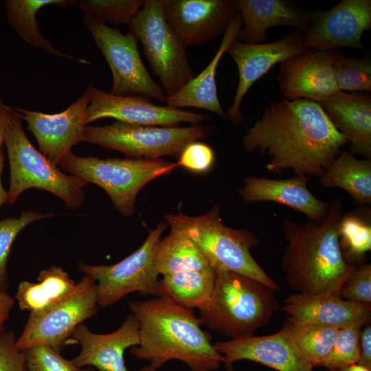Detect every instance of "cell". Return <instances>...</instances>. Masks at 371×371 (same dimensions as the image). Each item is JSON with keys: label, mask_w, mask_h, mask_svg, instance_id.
I'll return each mask as SVG.
<instances>
[{"label": "cell", "mask_w": 371, "mask_h": 371, "mask_svg": "<svg viewBox=\"0 0 371 371\" xmlns=\"http://www.w3.org/2000/svg\"><path fill=\"white\" fill-rule=\"evenodd\" d=\"M97 284L84 274L74 291L67 297L37 313H30L15 347L21 351L46 345L58 352L69 344L75 329L98 312Z\"/></svg>", "instance_id": "8fae6325"}, {"label": "cell", "mask_w": 371, "mask_h": 371, "mask_svg": "<svg viewBox=\"0 0 371 371\" xmlns=\"http://www.w3.org/2000/svg\"><path fill=\"white\" fill-rule=\"evenodd\" d=\"M85 371H95V370L90 367H88L85 369Z\"/></svg>", "instance_id": "bcb514c9"}, {"label": "cell", "mask_w": 371, "mask_h": 371, "mask_svg": "<svg viewBox=\"0 0 371 371\" xmlns=\"http://www.w3.org/2000/svg\"><path fill=\"white\" fill-rule=\"evenodd\" d=\"M11 109V107L6 105L0 99V146L4 141L6 126Z\"/></svg>", "instance_id": "7bdbcfd3"}, {"label": "cell", "mask_w": 371, "mask_h": 371, "mask_svg": "<svg viewBox=\"0 0 371 371\" xmlns=\"http://www.w3.org/2000/svg\"><path fill=\"white\" fill-rule=\"evenodd\" d=\"M3 155L2 154L0 149V206L5 203H8V192L3 188L1 180V175L3 168Z\"/></svg>", "instance_id": "ee69618b"}, {"label": "cell", "mask_w": 371, "mask_h": 371, "mask_svg": "<svg viewBox=\"0 0 371 371\" xmlns=\"http://www.w3.org/2000/svg\"><path fill=\"white\" fill-rule=\"evenodd\" d=\"M345 258H359L371 249V225L363 218L348 214L343 216L339 227Z\"/></svg>", "instance_id": "d590c367"}, {"label": "cell", "mask_w": 371, "mask_h": 371, "mask_svg": "<svg viewBox=\"0 0 371 371\" xmlns=\"http://www.w3.org/2000/svg\"><path fill=\"white\" fill-rule=\"evenodd\" d=\"M159 274L203 270L210 267L199 247L183 233L171 229L161 240L155 259Z\"/></svg>", "instance_id": "f546056e"}, {"label": "cell", "mask_w": 371, "mask_h": 371, "mask_svg": "<svg viewBox=\"0 0 371 371\" xmlns=\"http://www.w3.org/2000/svg\"><path fill=\"white\" fill-rule=\"evenodd\" d=\"M62 169L102 188L117 211L125 216L135 210L139 191L148 182L172 172L177 163L162 159H100L80 157L70 151L58 164Z\"/></svg>", "instance_id": "52a82bcc"}, {"label": "cell", "mask_w": 371, "mask_h": 371, "mask_svg": "<svg viewBox=\"0 0 371 371\" xmlns=\"http://www.w3.org/2000/svg\"><path fill=\"white\" fill-rule=\"evenodd\" d=\"M342 55L339 49H308L282 61L276 80L284 98L319 103L340 91L333 65Z\"/></svg>", "instance_id": "9a60e30c"}, {"label": "cell", "mask_w": 371, "mask_h": 371, "mask_svg": "<svg viewBox=\"0 0 371 371\" xmlns=\"http://www.w3.org/2000/svg\"><path fill=\"white\" fill-rule=\"evenodd\" d=\"M214 347L223 356L227 371H232L233 363L240 360L259 363L278 371H313L314 368L282 328L268 335H253L217 342Z\"/></svg>", "instance_id": "d6986e66"}, {"label": "cell", "mask_w": 371, "mask_h": 371, "mask_svg": "<svg viewBox=\"0 0 371 371\" xmlns=\"http://www.w3.org/2000/svg\"><path fill=\"white\" fill-rule=\"evenodd\" d=\"M91 99L89 87L85 93L65 111L54 114L14 109L27 124L36 138L40 152L54 165L59 164L72 146L84 142L86 112Z\"/></svg>", "instance_id": "e0dca14e"}, {"label": "cell", "mask_w": 371, "mask_h": 371, "mask_svg": "<svg viewBox=\"0 0 371 371\" xmlns=\"http://www.w3.org/2000/svg\"><path fill=\"white\" fill-rule=\"evenodd\" d=\"M242 144L247 152L268 157L266 169L271 172L292 170L319 179L347 141L319 103L284 98L265 106Z\"/></svg>", "instance_id": "6da1fadb"}, {"label": "cell", "mask_w": 371, "mask_h": 371, "mask_svg": "<svg viewBox=\"0 0 371 371\" xmlns=\"http://www.w3.org/2000/svg\"><path fill=\"white\" fill-rule=\"evenodd\" d=\"M360 359L358 363L371 369V326L366 324L360 333Z\"/></svg>", "instance_id": "60d3db41"}, {"label": "cell", "mask_w": 371, "mask_h": 371, "mask_svg": "<svg viewBox=\"0 0 371 371\" xmlns=\"http://www.w3.org/2000/svg\"><path fill=\"white\" fill-rule=\"evenodd\" d=\"M54 216L32 210L23 211L19 217L0 221V291H6L8 276L7 263L12 245L16 236L34 221Z\"/></svg>", "instance_id": "e575fe53"}, {"label": "cell", "mask_w": 371, "mask_h": 371, "mask_svg": "<svg viewBox=\"0 0 371 371\" xmlns=\"http://www.w3.org/2000/svg\"><path fill=\"white\" fill-rule=\"evenodd\" d=\"M167 226L166 222L161 221L138 249L115 265L79 262L78 269L96 282L98 306H109L133 292L161 297L155 259L161 234Z\"/></svg>", "instance_id": "30bf717a"}, {"label": "cell", "mask_w": 371, "mask_h": 371, "mask_svg": "<svg viewBox=\"0 0 371 371\" xmlns=\"http://www.w3.org/2000/svg\"><path fill=\"white\" fill-rule=\"evenodd\" d=\"M242 26V18L237 12L229 23L221 44L208 65L175 95L168 98L167 106L180 109L184 107L204 109L227 120V115L218 98L216 73L222 56L227 52L231 44L237 39Z\"/></svg>", "instance_id": "d4e9b609"}, {"label": "cell", "mask_w": 371, "mask_h": 371, "mask_svg": "<svg viewBox=\"0 0 371 371\" xmlns=\"http://www.w3.org/2000/svg\"><path fill=\"white\" fill-rule=\"evenodd\" d=\"M77 2L74 0H8L5 1L7 18L12 29L31 46L54 56L90 65L89 61L63 54L54 48L40 33L36 18L38 11L45 6L68 8Z\"/></svg>", "instance_id": "83f0119b"}, {"label": "cell", "mask_w": 371, "mask_h": 371, "mask_svg": "<svg viewBox=\"0 0 371 371\" xmlns=\"http://www.w3.org/2000/svg\"><path fill=\"white\" fill-rule=\"evenodd\" d=\"M339 296L348 301L371 304V265L363 264L354 271L342 285Z\"/></svg>", "instance_id": "74e56055"}, {"label": "cell", "mask_w": 371, "mask_h": 371, "mask_svg": "<svg viewBox=\"0 0 371 371\" xmlns=\"http://www.w3.org/2000/svg\"><path fill=\"white\" fill-rule=\"evenodd\" d=\"M367 323L358 322L340 329L337 339L322 366L330 371L358 363L360 359V333Z\"/></svg>", "instance_id": "1f68e13d"}, {"label": "cell", "mask_w": 371, "mask_h": 371, "mask_svg": "<svg viewBox=\"0 0 371 371\" xmlns=\"http://www.w3.org/2000/svg\"><path fill=\"white\" fill-rule=\"evenodd\" d=\"M216 271L212 267L164 275L159 281L161 296L190 308L203 309L214 290Z\"/></svg>", "instance_id": "f1b7e54d"}, {"label": "cell", "mask_w": 371, "mask_h": 371, "mask_svg": "<svg viewBox=\"0 0 371 371\" xmlns=\"http://www.w3.org/2000/svg\"><path fill=\"white\" fill-rule=\"evenodd\" d=\"M215 128L207 125L188 127L144 126L117 121L110 125L85 128L84 142L118 150L133 159L179 157L190 143L205 138Z\"/></svg>", "instance_id": "9c48e42d"}, {"label": "cell", "mask_w": 371, "mask_h": 371, "mask_svg": "<svg viewBox=\"0 0 371 371\" xmlns=\"http://www.w3.org/2000/svg\"><path fill=\"white\" fill-rule=\"evenodd\" d=\"M144 3V0H82L79 5L85 16L103 23L129 25Z\"/></svg>", "instance_id": "d6a6232c"}, {"label": "cell", "mask_w": 371, "mask_h": 371, "mask_svg": "<svg viewBox=\"0 0 371 371\" xmlns=\"http://www.w3.org/2000/svg\"><path fill=\"white\" fill-rule=\"evenodd\" d=\"M83 21L111 70V94L142 95L166 103L167 97L148 72L140 57L138 41L131 32L123 34L90 16L85 15Z\"/></svg>", "instance_id": "7c38bea8"}, {"label": "cell", "mask_w": 371, "mask_h": 371, "mask_svg": "<svg viewBox=\"0 0 371 371\" xmlns=\"http://www.w3.org/2000/svg\"><path fill=\"white\" fill-rule=\"evenodd\" d=\"M370 27V0H341L326 11L311 13L304 45L307 49H363L362 35Z\"/></svg>", "instance_id": "4fadbf2b"}, {"label": "cell", "mask_w": 371, "mask_h": 371, "mask_svg": "<svg viewBox=\"0 0 371 371\" xmlns=\"http://www.w3.org/2000/svg\"><path fill=\"white\" fill-rule=\"evenodd\" d=\"M306 49L303 32L297 30L270 43H246L234 41L227 53L237 66L238 83L233 102L226 114L227 120L234 126L239 125L243 120L240 106L253 84L275 65Z\"/></svg>", "instance_id": "5bb4252c"}, {"label": "cell", "mask_w": 371, "mask_h": 371, "mask_svg": "<svg viewBox=\"0 0 371 371\" xmlns=\"http://www.w3.org/2000/svg\"><path fill=\"white\" fill-rule=\"evenodd\" d=\"M319 179L323 187L348 192L355 204L371 203V159H357L341 150Z\"/></svg>", "instance_id": "4316f807"}, {"label": "cell", "mask_w": 371, "mask_h": 371, "mask_svg": "<svg viewBox=\"0 0 371 371\" xmlns=\"http://www.w3.org/2000/svg\"><path fill=\"white\" fill-rule=\"evenodd\" d=\"M37 280L21 282L15 293L19 307L30 313L48 309L69 295L77 285L62 267L54 266L41 271Z\"/></svg>", "instance_id": "484cf974"}, {"label": "cell", "mask_w": 371, "mask_h": 371, "mask_svg": "<svg viewBox=\"0 0 371 371\" xmlns=\"http://www.w3.org/2000/svg\"><path fill=\"white\" fill-rule=\"evenodd\" d=\"M344 216L341 201H330L326 215L319 222L298 223L285 217L282 234L286 245L281 268L288 286L296 293L333 294L354 271L340 243L339 227Z\"/></svg>", "instance_id": "3957f363"}, {"label": "cell", "mask_w": 371, "mask_h": 371, "mask_svg": "<svg viewBox=\"0 0 371 371\" xmlns=\"http://www.w3.org/2000/svg\"><path fill=\"white\" fill-rule=\"evenodd\" d=\"M178 166L195 172L207 171L214 161V153L207 144L194 141L188 144L179 155Z\"/></svg>", "instance_id": "f35d334b"}, {"label": "cell", "mask_w": 371, "mask_h": 371, "mask_svg": "<svg viewBox=\"0 0 371 371\" xmlns=\"http://www.w3.org/2000/svg\"><path fill=\"white\" fill-rule=\"evenodd\" d=\"M15 341L12 331L0 333V371H27L25 352L15 347Z\"/></svg>", "instance_id": "ab89813d"}, {"label": "cell", "mask_w": 371, "mask_h": 371, "mask_svg": "<svg viewBox=\"0 0 371 371\" xmlns=\"http://www.w3.org/2000/svg\"><path fill=\"white\" fill-rule=\"evenodd\" d=\"M169 25L186 45L223 35L238 12L235 0H161Z\"/></svg>", "instance_id": "ac0fdd59"}, {"label": "cell", "mask_w": 371, "mask_h": 371, "mask_svg": "<svg viewBox=\"0 0 371 371\" xmlns=\"http://www.w3.org/2000/svg\"><path fill=\"white\" fill-rule=\"evenodd\" d=\"M91 94L86 122L111 117L119 122L144 126L175 127L182 122L199 124L210 117L168 106L156 105L142 95L118 96L89 86Z\"/></svg>", "instance_id": "2e32d148"}, {"label": "cell", "mask_w": 371, "mask_h": 371, "mask_svg": "<svg viewBox=\"0 0 371 371\" xmlns=\"http://www.w3.org/2000/svg\"><path fill=\"white\" fill-rule=\"evenodd\" d=\"M337 87L341 91H371V61L368 58L339 57L333 65Z\"/></svg>", "instance_id": "836d02e7"}, {"label": "cell", "mask_w": 371, "mask_h": 371, "mask_svg": "<svg viewBox=\"0 0 371 371\" xmlns=\"http://www.w3.org/2000/svg\"><path fill=\"white\" fill-rule=\"evenodd\" d=\"M214 292L200 312L207 328L231 339L253 335L279 308L275 291L254 278L218 269Z\"/></svg>", "instance_id": "277c9868"}, {"label": "cell", "mask_w": 371, "mask_h": 371, "mask_svg": "<svg viewBox=\"0 0 371 371\" xmlns=\"http://www.w3.org/2000/svg\"><path fill=\"white\" fill-rule=\"evenodd\" d=\"M24 352L27 371H85L49 346H33Z\"/></svg>", "instance_id": "8d00e7d4"}, {"label": "cell", "mask_w": 371, "mask_h": 371, "mask_svg": "<svg viewBox=\"0 0 371 371\" xmlns=\"http://www.w3.org/2000/svg\"><path fill=\"white\" fill-rule=\"evenodd\" d=\"M3 143L10 164L8 203H14L25 190L36 188L60 197L67 207L76 209L82 206L85 201L82 189L87 183L61 172L34 148L23 131L20 115L12 108Z\"/></svg>", "instance_id": "8992f818"}, {"label": "cell", "mask_w": 371, "mask_h": 371, "mask_svg": "<svg viewBox=\"0 0 371 371\" xmlns=\"http://www.w3.org/2000/svg\"><path fill=\"white\" fill-rule=\"evenodd\" d=\"M333 126L346 138L353 155L371 159V98L339 91L319 103Z\"/></svg>", "instance_id": "cb8c5ba5"}, {"label": "cell", "mask_w": 371, "mask_h": 371, "mask_svg": "<svg viewBox=\"0 0 371 371\" xmlns=\"http://www.w3.org/2000/svg\"><path fill=\"white\" fill-rule=\"evenodd\" d=\"M128 306L139 323V344L131 354L149 362L138 371H156L172 359L183 361L192 371H214L223 363L192 308L164 296L130 301Z\"/></svg>", "instance_id": "7a4b0ae2"}, {"label": "cell", "mask_w": 371, "mask_h": 371, "mask_svg": "<svg viewBox=\"0 0 371 371\" xmlns=\"http://www.w3.org/2000/svg\"><path fill=\"white\" fill-rule=\"evenodd\" d=\"M14 304V300L6 291H0V333L4 329V325L9 319Z\"/></svg>", "instance_id": "b9f144b4"}, {"label": "cell", "mask_w": 371, "mask_h": 371, "mask_svg": "<svg viewBox=\"0 0 371 371\" xmlns=\"http://www.w3.org/2000/svg\"><path fill=\"white\" fill-rule=\"evenodd\" d=\"M69 344H78L80 353L71 359L78 368H95L98 371H129L124 359L125 350L139 344V323L128 315L122 326L107 334L93 333L83 323L70 337Z\"/></svg>", "instance_id": "ffe728a7"}, {"label": "cell", "mask_w": 371, "mask_h": 371, "mask_svg": "<svg viewBox=\"0 0 371 371\" xmlns=\"http://www.w3.org/2000/svg\"><path fill=\"white\" fill-rule=\"evenodd\" d=\"M310 179L306 175L283 179L249 175L244 178L238 193L247 203H278L304 214L311 221L319 222L326 215L330 202L319 200L312 194L307 186Z\"/></svg>", "instance_id": "44dd1931"}, {"label": "cell", "mask_w": 371, "mask_h": 371, "mask_svg": "<svg viewBox=\"0 0 371 371\" xmlns=\"http://www.w3.org/2000/svg\"><path fill=\"white\" fill-rule=\"evenodd\" d=\"M129 27L140 41L167 98L196 76L188 58L187 46L168 23L161 0H145Z\"/></svg>", "instance_id": "ba28073f"}, {"label": "cell", "mask_w": 371, "mask_h": 371, "mask_svg": "<svg viewBox=\"0 0 371 371\" xmlns=\"http://www.w3.org/2000/svg\"><path fill=\"white\" fill-rule=\"evenodd\" d=\"M281 310L297 322L314 323L342 328L351 324L370 321L371 305L357 303L333 294L293 293L284 301Z\"/></svg>", "instance_id": "7402d4cb"}, {"label": "cell", "mask_w": 371, "mask_h": 371, "mask_svg": "<svg viewBox=\"0 0 371 371\" xmlns=\"http://www.w3.org/2000/svg\"><path fill=\"white\" fill-rule=\"evenodd\" d=\"M339 371H371V369L359 363H354L343 368Z\"/></svg>", "instance_id": "f6af8a7d"}, {"label": "cell", "mask_w": 371, "mask_h": 371, "mask_svg": "<svg viewBox=\"0 0 371 371\" xmlns=\"http://www.w3.org/2000/svg\"><path fill=\"white\" fill-rule=\"evenodd\" d=\"M282 328L313 367L322 366L340 330V328L333 326L297 322L288 318Z\"/></svg>", "instance_id": "4dcf8cb0"}, {"label": "cell", "mask_w": 371, "mask_h": 371, "mask_svg": "<svg viewBox=\"0 0 371 371\" xmlns=\"http://www.w3.org/2000/svg\"><path fill=\"white\" fill-rule=\"evenodd\" d=\"M243 20L237 41L246 43H266L267 30L272 27H293L304 32L311 13L286 0H235Z\"/></svg>", "instance_id": "603a6c76"}, {"label": "cell", "mask_w": 371, "mask_h": 371, "mask_svg": "<svg viewBox=\"0 0 371 371\" xmlns=\"http://www.w3.org/2000/svg\"><path fill=\"white\" fill-rule=\"evenodd\" d=\"M221 207L214 204L204 214L190 216L181 212L168 214L165 220L172 229L191 238L201 249L211 267L254 278L275 292L280 286L259 265L250 249L260 245L258 238L247 229H234L223 224Z\"/></svg>", "instance_id": "5b68a950"}]
</instances>
